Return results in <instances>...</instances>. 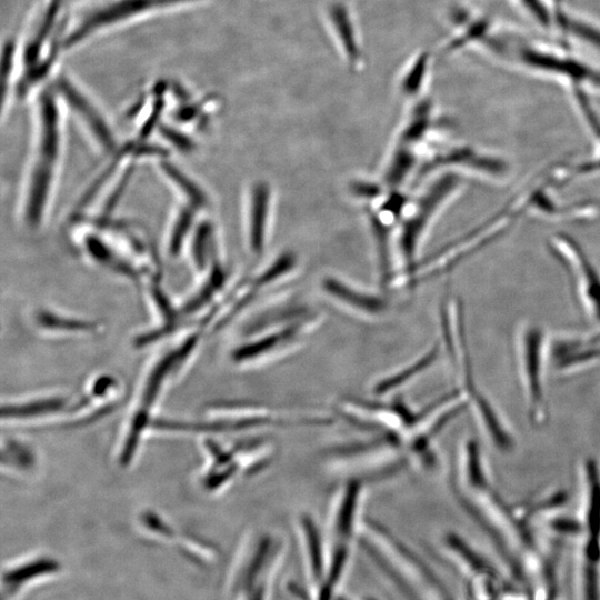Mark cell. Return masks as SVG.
Returning <instances> with one entry per match:
<instances>
[{"instance_id": "cell-1", "label": "cell", "mask_w": 600, "mask_h": 600, "mask_svg": "<svg viewBox=\"0 0 600 600\" xmlns=\"http://www.w3.org/2000/svg\"><path fill=\"white\" fill-rule=\"evenodd\" d=\"M61 148L60 114L54 97L44 93L38 108V133L27 182L24 217L37 227L43 217Z\"/></svg>"}, {"instance_id": "cell-2", "label": "cell", "mask_w": 600, "mask_h": 600, "mask_svg": "<svg viewBox=\"0 0 600 600\" xmlns=\"http://www.w3.org/2000/svg\"><path fill=\"white\" fill-rule=\"evenodd\" d=\"M316 321V317L302 316V312L281 317L236 348L232 359L239 364L282 360L301 348L304 338L314 328Z\"/></svg>"}, {"instance_id": "cell-3", "label": "cell", "mask_w": 600, "mask_h": 600, "mask_svg": "<svg viewBox=\"0 0 600 600\" xmlns=\"http://www.w3.org/2000/svg\"><path fill=\"white\" fill-rule=\"evenodd\" d=\"M549 250L570 274L578 298L588 313L600 321V268L570 234H553Z\"/></svg>"}, {"instance_id": "cell-4", "label": "cell", "mask_w": 600, "mask_h": 600, "mask_svg": "<svg viewBox=\"0 0 600 600\" xmlns=\"http://www.w3.org/2000/svg\"><path fill=\"white\" fill-rule=\"evenodd\" d=\"M461 177L457 172H444L419 199L413 213L402 227L400 249L406 262L410 266L417 254L422 237L443 208L460 193Z\"/></svg>"}, {"instance_id": "cell-5", "label": "cell", "mask_w": 600, "mask_h": 600, "mask_svg": "<svg viewBox=\"0 0 600 600\" xmlns=\"http://www.w3.org/2000/svg\"><path fill=\"white\" fill-rule=\"evenodd\" d=\"M193 0H117L102 6L81 19L66 37L64 46L72 47L94 32L132 17Z\"/></svg>"}, {"instance_id": "cell-6", "label": "cell", "mask_w": 600, "mask_h": 600, "mask_svg": "<svg viewBox=\"0 0 600 600\" xmlns=\"http://www.w3.org/2000/svg\"><path fill=\"white\" fill-rule=\"evenodd\" d=\"M430 168L459 169L494 182L507 179L510 173L506 158L471 144H457L443 150L431 160Z\"/></svg>"}, {"instance_id": "cell-7", "label": "cell", "mask_w": 600, "mask_h": 600, "mask_svg": "<svg viewBox=\"0 0 600 600\" xmlns=\"http://www.w3.org/2000/svg\"><path fill=\"white\" fill-rule=\"evenodd\" d=\"M60 570L59 563L47 556L10 564L2 573V600H18L31 586L57 576Z\"/></svg>"}, {"instance_id": "cell-8", "label": "cell", "mask_w": 600, "mask_h": 600, "mask_svg": "<svg viewBox=\"0 0 600 600\" xmlns=\"http://www.w3.org/2000/svg\"><path fill=\"white\" fill-rule=\"evenodd\" d=\"M441 347V342L437 341L410 362L381 376L372 386L373 394L378 398H386L413 382L437 361Z\"/></svg>"}, {"instance_id": "cell-9", "label": "cell", "mask_w": 600, "mask_h": 600, "mask_svg": "<svg viewBox=\"0 0 600 600\" xmlns=\"http://www.w3.org/2000/svg\"><path fill=\"white\" fill-rule=\"evenodd\" d=\"M60 91L63 93L69 106L88 127L99 147L103 150H112L114 148L113 134L101 113L90 100L72 83L66 80L61 81Z\"/></svg>"}, {"instance_id": "cell-10", "label": "cell", "mask_w": 600, "mask_h": 600, "mask_svg": "<svg viewBox=\"0 0 600 600\" xmlns=\"http://www.w3.org/2000/svg\"><path fill=\"white\" fill-rule=\"evenodd\" d=\"M270 204V187L264 182H256L251 188L248 206V241L254 254H260L264 249Z\"/></svg>"}, {"instance_id": "cell-11", "label": "cell", "mask_w": 600, "mask_h": 600, "mask_svg": "<svg viewBox=\"0 0 600 600\" xmlns=\"http://www.w3.org/2000/svg\"><path fill=\"white\" fill-rule=\"evenodd\" d=\"M327 18L342 54L349 64L357 66L361 57V51L356 23L347 6L340 1L329 3L327 7Z\"/></svg>"}, {"instance_id": "cell-12", "label": "cell", "mask_w": 600, "mask_h": 600, "mask_svg": "<svg viewBox=\"0 0 600 600\" xmlns=\"http://www.w3.org/2000/svg\"><path fill=\"white\" fill-rule=\"evenodd\" d=\"M323 288L334 300L343 307L366 317H379L387 310L383 299L360 291L338 279L328 278L323 282Z\"/></svg>"}, {"instance_id": "cell-13", "label": "cell", "mask_w": 600, "mask_h": 600, "mask_svg": "<svg viewBox=\"0 0 600 600\" xmlns=\"http://www.w3.org/2000/svg\"><path fill=\"white\" fill-rule=\"evenodd\" d=\"M429 62L428 52H420L407 64L400 81V88L404 94H419L427 79Z\"/></svg>"}, {"instance_id": "cell-14", "label": "cell", "mask_w": 600, "mask_h": 600, "mask_svg": "<svg viewBox=\"0 0 600 600\" xmlns=\"http://www.w3.org/2000/svg\"><path fill=\"white\" fill-rule=\"evenodd\" d=\"M161 169L163 174L187 199L189 206L193 208L203 207L206 204V194L188 176L179 168L171 163L162 162Z\"/></svg>"}, {"instance_id": "cell-15", "label": "cell", "mask_w": 600, "mask_h": 600, "mask_svg": "<svg viewBox=\"0 0 600 600\" xmlns=\"http://www.w3.org/2000/svg\"><path fill=\"white\" fill-rule=\"evenodd\" d=\"M213 249V231L210 223L204 222L194 230L191 242V259L199 271H203L211 262Z\"/></svg>"}, {"instance_id": "cell-16", "label": "cell", "mask_w": 600, "mask_h": 600, "mask_svg": "<svg viewBox=\"0 0 600 600\" xmlns=\"http://www.w3.org/2000/svg\"><path fill=\"white\" fill-rule=\"evenodd\" d=\"M193 207L180 210L171 228L169 249L176 256L181 251V247L188 237L193 221Z\"/></svg>"}, {"instance_id": "cell-17", "label": "cell", "mask_w": 600, "mask_h": 600, "mask_svg": "<svg viewBox=\"0 0 600 600\" xmlns=\"http://www.w3.org/2000/svg\"><path fill=\"white\" fill-rule=\"evenodd\" d=\"M39 321L49 328H62L69 330H88V328H90L88 322L70 320L48 312H43L39 317Z\"/></svg>"}, {"instance_id": "cell-18", "label": "cell", "mask_w": 600, "mask_h": 600, "mask_svg": "<svg viewBox=\"0 0 600 600\" xmlns=\"http://www.w3.org/2000/svg\"><path fill=\"white\" fill-rule=\"evenodd\" d=\"M164 133V137L172 141L173 144H176L177 147H179L180 149H189L190 148V141L187 137H184L183 134L181 133H177L176 131H172L170 129H167L163 131Z\"/></svg>"}]
</instances>
